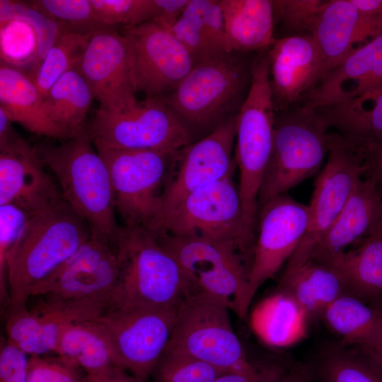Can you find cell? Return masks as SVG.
Masks as SVG:
<instances>
[{
  "label": "cell",
  "mask_w": 382,
  "mask_h": 382,
  "mask_svg": "<svg viewBox=\"0 0 382 382\" xmlns=\"http://www.w3.org/2000/svg\"><path fill=\"white\" fill-rule=\"evenodd\" d=\"M91 236L88 224L64 199L30 216L6 257L8 309L26 306L34 289Z\"/></svg>",
  "instance_id": "obj_1"
},
{
  "label": "cell",
  "mask_w": 382,
  "mask_h": 382,
  "mask_svg": "<svg viewBox=\"0 0 382 382\" xmlns=\"http://www.w3.org/2000/svg\"><path fill=\"white\" fill-rule=\"evenodd\" d=\"M114 246L120 274L110 307L178 308L198 291L176 259L154 233L141 226L119 227Z\"/></svg>",
  "instance_id": "obj_2"
},
{
  "label": "cell",
  "mask_w": 382,
  "mask_h": 382,
  "mask_svg": "<svg viewBox=\"0 0 382 382\" xmlns=\"http://www.w3.org/2000/svg\"><path fill=\"white\" fill-rule=\"evenodd\" d=\"M86 127L59 145L35 146L54 175L65 202L89 226L91 236L114 244L120 226L108 167L93 149Z\"/></svg>",
  "instance_id": "obj_3"
},
{
  "label": "cell",
  "mask_w": 382,
  "mask_h": 382,
  "mask_svg": "<svg viewBox=\"0 0 382 382\" xmlns=\"http://www.w3.org/2000/svg\"><path fill=\"white\" fill-rule=\"evenodd\" d=\"M231 52L195 64L176 88L163 96L188 132L208 135L237 116L250 89L253 60Z\"/></svg>",
  "instance_id": "obj_4"
},
{
  "label": "cell",
  "mask_w": 382,
  "mask_h": 382,
  "mask_svg": "<svg viewBox=\"0 0 382 382\" xmlns=\"http://www.w3.org/2000/svg\"><path fill=\"white\" fill-rule=\"evenodd\" d=\"M229 305L197 291L179 306L167 347L182 352L224 371L261 379H279L283 368H260L251 361L233 330Z\"/></svg>",
  "instance_id": "obj_5"
},
{
  "label": "cell",
  "mask_w": 382,
  "mask_h": 382,
  "mask_svg": "<svg viewBox=\"0 0 382 382\" xmlns=\"http://www.w3.org/2000/svg\"><path fill=\"white\" fill-rule=\"evenodd\" d=\"M328 128L317 110L304 105L276 117L272 151L258 196L259 208L319 170L328 153Z\"/></svg>",
  "instance_id": "obj_6"
},
{
  "label": "cell",
  "mask_w": 382,
  "mask_h": 382,
  "mask_svg": "<svg viewBox=\"0 0 382 382\" xmlns=\"http://www.w3.org/2000/svg\"><path fill=\"white\" fill-rule=\"evenodd\" d=\"M105 161L123 225L159 231L162 196L177 152L153 149L97 151Z\"/></svg>",
  "instance_id": "obj_7"
},
{
  "label": "cell",
  "mask_w": 382,
  "mask_h": 382,
  "mask_svg": "<svg viewBox=\"0 0 382 382\" xmlns=\"http://www.w3.org/2000/svg\"><path fill=\"white\" fill-rule=\"evenodd\" d=\"M275 109L270 87L267 52L253 59L248 95L236 116L235 161L243 204L255 205L273 147Z\"/></svg>",
  "instance_id": "obj_8"
},
{
  "label": "cell",
  "mask_w": 382,
  "mask_h": 382,
  "mask_svg": "<svg viewBox=\"0 0 382 382\" xmlns=\"http://www.w3.org/2000/svg\"><path fill=\"white\" fill-rule=\"evenodd\" d=\"M177 308H108L92 320L104 336L116 366L149 380L170 339Z\"/></svg>",
  "instance_id": "obj_9"
},
{
  "label": "cell",
  "mask_w": 382,
  "mask_h": 382,
  "mask_svg": "<svg viewBox=\"0 0 382 382\" xmlns=\"http://www.w3.org/2000/svg\"><path fill=\"white\" fill-rule=\"evenodd\" d=\"M178 262L198 291L226 301L241 318L246 316L248 267L235 243L201 236L156 235Z\"/></svg>",
  "instance_id": "obj_10"
},
{
  "label": "cell",
  "mask_w": 382,
  "mask_h": 382,
  "mask_svg": "<svg viewBox=\"0 0 382 382\" xmlns=\"http://www.w3.org/2000/svg\"><path fill=\"white\" fill-rule=\"evenodd\" d=\"M86 129L97 151L153 149L175 153L192 143L163 97H146L117 112L98 108Z\"/></svg>",
  "instance_id": "obj_11"
},
{
  "label": "cell",
  "mask_w": 382,
  "mask_h": 382,
  "mask_svg": "<svg viewBox=\"0 0 382 382\" xmlns=\"http://www.w3.org/2000/svg\"><path fill=\"white\" fill-rule=\"evenodd\" d=\"M233 173L187 195L163 218L158 233L232 242L250 267L252 255L245 241L242 203Z\"/></svg>",
  "instance_id": "obj_12"
},
{
  "label": "cell",
  "mask_w": 382,
  "mask_h": 382,
  "mask_svg": "<svg viewBox=\"0 0 382 382\" xmlns=\"http://www.w3.org/2000/svg\"><path fill=\"white\" fill-rule=\"evenodd\" d=\"M364 170L359 153L340 134L329 133L328 161L316 180L308 205L309 225L288 260L284 274L308 261L316 246L338 218Z\"/></svg>",
  "instance_id": "obj_13"
},
{
  "label": "cell",
  "mask_w": 382,
  "mask_h": 382,
  "mask_svg": "<svg viewBox=\"0 0 382 382\" xmlns=\"http://www.w3.org/2000/svg\"><path fill=\"white\" fill-rule=\"evenodd\" d=\"M0 110V205L15 204L30 216L64 198L32 146Z\"/></svg>",
  "instance_id": "obj_14"
},
{
  "label": "cell",
  "mask_w": 382,
  "mask_h": 382,
  "mask_svg": "<svg viewBox=\"0 0 382 382\" xmlns=\"http://www.w3.org/2000/svg\"><path fill=\"white\" fill-rule=\"evenodd\" d=\"M259 226L247 274L245 306L249 309L257 289L290 259L305 236L310 221L308 205L287 194L259 208Z\"/></svg>",
  "instance_id": "obj_15"
},
{
  "label": "cell",
  "mask_w": 382,
  "mask_h": 382,
  "mask_svg": "<svg viewBox=\"0 0 382 382\" xmlns=\"http://www.w3.org/2000/svg\"><path fill=\"white\" fill-rule=\"evenodd\" d=\"M132 53L136 91L163 97L181 82L195 65L183 43L169 30L149 21L125 28Z\"/></svg>",
  "instance_id": "obj_16"
},
{
  "label": "cell",
  "mask_w": 382,
  "mask_h": 382,
  "mask_svg": "<svg viewBox=\"0 0 382 382\" xmlns=\"http://www.w3.org/2000/svg\"><path fill=\"white\" fill-rule=\"evenodd\" d=\"M236 139V117L177 152L176 170L171 172L162 196L160 226L187 195L235 172L232 151Z\"/></svg>",
  "instance_id": "obj_17"
},
{
  "label": "cell",
  "mask_w": 382,
  "mask_h": 382,
  "mask_svg": "<svg viewBox=\"0 0 382 382\" xmlns=\"http://www.w3.org/2000/svg\"><path fill=\"white\" fill-rule=\"evenodd\" d=\"M119 274L120 262L115 246L108 241L91 236L34 289L31 296L68 301L103 299L110 304Z\"/></svg>",
  "instance_id": "obj_18"
},
{
  "label": "cell",
  "mask_w": 382,
  "mask_h": 382,
  "mask_svg": "<svg viewBox=\"0 0 382 382\" xmlns=\"http://www.w3.org/2000/svg\"><path fill=\"white\" fill-rule=\"evenodd\" d=\"M77 69L100 103L99 109L117 112L138 101L130 45L126 36L115 28L101 29L92 35Z\"/></svg>",
  "instance_id": "obj_19"
},
{
  "label": "cell",
  "mask_w": 382,
  "mask_h": 382,
  "mask_svg": "<svg viewBox=\"0 0 382 382\" xmlns=\"http://www.w3.org/2000/svg\"><path fill=\"white\" fill-rule=\"evenodd\" d=\"M33 309H18L12 320L13 335L32 356L54 352L59 337L69 325L100 316L109 306L107 300H62L45 296Z\"/></svg>",
  "instance_id": "obj_20"
},
{
  "label": "cell",
  "mask_w": 382,
  "mask_h": 382,
  "mask_svg": "<svg viewBox=\"0 0 382 382\" xmlns=\"http://www.w3.org/2000/svg\"><path fill=\"white\" fill-rule=\"evenodd\" d=\"M267 55L275 111L286 110L299 101L321 78L320 53L310 34L275 40Z\"/></svg>",
  "instance_id": "obj_21"
},
{
  "label": "cell",
  "mask_w": 382,
  "mask_h": 382,
  "mask_svg": "<svg viewBox=\"0 0 382 382\" xmlns=\"http://www.w3.org/2000/svg\"><path fill=\"white\" fill-rule=\"evenodd\" d=\"M382 86V34L354 50L324 74L304 105L313 109L338 103Z\"/></svg>",
  "instance_id": "obj_22"
},
{
  "label": "cell",
  "mask_w": 382,
  "mask_h": 382,
  "mask_svg": "<svg viewBox=\"0 0 382 382\" xmlns=\"http://www.w3.org/2000/svg\"><path fill=\"white\" fill-rule=\"evenodd\" d=\"M381 230V198L375 185L362 178L338 218L313 250L308 260L323 262Z\"/></svg>",
  "instance_id": "obj_23"
},
{
  "label": "cell",
  "mask_w": 382,
  "mask_h": 382,
  "mask_svg": "<svg viewBox=\"0 0 382 382\" xmlns=\"http://www.w3.org/2000/svg\"><path fill=\"white\" fill-rule=\"evenodd\" d=\"M311 35L322 59V76L340 64L357 44L376 37L368 21L350 0L326 1Z\"/></svg>",
  "instance_id": "obj_24"
},
{
  "label": "cell",
  "mask_w": 382,
  "mask_h": 382,
  "mask_svg": "<svg viewBox=\"0 0 382 382\" xmlns=\"http://www.w3.org/2000/svg\"><path fill=\"white\" fill-rule=\"evenodd\" d=\"M301 365L313 382H382V357L340 340L324 345Z\"/></svg>",
  "instance_id": "obj_25"
},
{
  "label": "cell",
  "mask_w": 382,
  "mask_h": 382,
  "mask_svg": "<svg viewBox=\"0 0 382 382\" xmlns=\"http://www.w3.org/2000/svg\"><path fill=\"white\" fill-rule=\"evenodd\" d=\"M0 108L13 122L31 133L66 140L71 137L54 124L43 106V97L24 71L1 64Z\"/></svg>",
  "instance_id": "obj_26"
},
{
  "label": "cell",
  "mask_w": 382,
  "mask_h": 382,
  "mask_svg": "<svg viewBox=\"0 0 382 382\" xmlns=\"http://www.w3.org/2000/svg\"><path fill=\"white\" fill-rule=\"evenodd\" d=\"M277 289L296 301L309 322L321 319L327 308L340 296L352 294L338 270L314 260H308L294 272L283 274Z\"/></svg>",
  "instance_id": "obj_27"
},
{
  "label": "cell",
  "mask_w": 382,
  "mask_h": 382,
  "mask_svg": "<svg viewBox=\"0 0 382 382\" xmlns=\"http://www.w3.org/2000/svg\"><path fill=\"white\" fill-rule=\"evenodd\" d=\"M233 52L264 51L275 41L274 11L270 0H219Z\"/></svg>",
  "instance_id": "obj_28"
},
{
  "label": "cell",
  "mask_w": 382,
  "mask_h": 382,
  "mask_svg": "<svg viewBox=\"0 0 382 382\" xmlns=\"http://www.w3.org/2000/svg\"><path fill=\"white\" fill-rule=\"evenodd\" d=\"M316 110L352 145L382 141V86Z\"/></svg>",
  "instance_id": "obj_29"
},
{
  "label": "cell",
  "mask_w": 382,
  "mask_h": 382,
  "mask_svg": "<svg viewBox=\"0 0 382 382\" xmlns=\"http://www.w3.org/2000/svg\"><path fill=\"white\" fill-rule=\"evenodd\" d=\"M308 317L296 301L284 291L262 301L251 315V325L267 345L286 347L303 340L307 333Z\"/></svg>",
  "instance_id": "obj_30"
},
{
  "label": "cell",
  "mask_w": 382,
  "mask_h": 382,
  "mask_svg": "<svg viewBox=\"0 0 382 382\" xmlns=\"http://www.w3.org/2000/svg\"><path fill=\"white\" fill-rule=\"evenodd\" d=\"M322 319L340 341L378 350L382 335V313L354 294L343 295L325 311Z\"/></svg>",
  "instance_id": "obj_31"
},
{
  "label": "cell",
  "mask_w": 382,
  "mask_h": 382,
  "mask_svg": "<svg viewBox=\"0 0 382 382\" xmlns=\"http://www.w3.org/2000/svg\"><path fill=\"white\" fill-rule=\"evenodd\" d=\"M321 262L338 270L356 296L365 301L382 296V230L362 240L356 249Z\"/></svg>",
  "instance_id": "obj_32"
},
{
  "label": "cell",
  "mask_w": 382,
  "mask_h": 382,
  "mask_svg": "<svg viewBox=\"0 0 382 382\" xmlns=\"http://www.w3.org/2000/svg\"><path fill=\"white\" fill-rule=\"evenodd\" d=\"M98 380L115 365L110 347L92 320L72 323L61 334L54 352Z\"/></svg>",
  "instance_id": "obj_33"
},
{
  "label": "cell",
  "mask_w": 382,
  "mask_h": 382,
  "mask_svg": "<svg viewBox=\"0 0 382 382\" xmlns=\"http://www.w3.org/2000/svg\"><path fill=\"white\" fill-rule=\"evenodd\" d=\"M94 99L93 93L77 68L59 79L43 97L50 120L71 137L84 129L85 119Z\"/></svg>",
  "instance_id": "obj_34"
},
{
  "label": "cell",
  "mask_w": 382,
  "mask_h": 382,
  "mask_svg": "<svg viewBox=\"0 0 382 382\" xmlns=\"http://www.w3.org/2000/svg\"><path fill=\"white\" fill-rule=\"evenodd\" d=\"M93 34L64 32L51 46L29 74L42 97L64 74L77 68Z\"/></svg>",
  "instance_id": "obj_35"
},
{
  "label": "cell",
  "mask_w": 382,
  "mask_h": 382,
  "mask_svg": "<svg viewBox=\"0 0 382 382\" xmlns=\"http://www.w3.org/2000/svg\"><path fill=\"white\" fill-rule=\"evenodd\" d=\"M0 42L1 64L23 71L40 62L37 35L29 23L18 18L1 21Z\"/></svg>",
  "instance_id": "obj_36"
},
{
  "label": "cell",
  "mask_w": 382,
  "mask_h": 382,
  "mask_svg": "<svg viewBox=\"0 0 382 382\" xmlns=\"http://www.w3.org/2000/svg\"><path fill=\"white\" fill-rule=\"evenodd\" d=\"M225 372L185 353L166 347L154 367L149 381L214 382Z\"/></svg>",
  "instance_id": "obj_37"
},
{
  "label": "cell",
  "mask_w": 382,
  "mask_h": 382,
  "mask_svg": "<svg viewBox=\"0 0 382 382\" xmlns=\"http://www.w3.org/2000/svg\"><path fill=\"white\" fill-rule=\"evenodd\" d=\"M28 4L47 18L63 24L68 32L93 34L107 28L98 21L90 0H35Z\"/></svg>",
  "instance_id": "obj_38"
},
{
  "label": "cell",
  "mask_w": 382,
  "mask_h": 382,
  "mask_svg": "<svg viewBox=\"0 0 382 382\" xmlns=\"http://www.w3.org/2000/svg\"><path fill=\"white\" fill-rule=\"evenodd\" d=\"M90 1L98 21L106 28H132L153 21L157 13L154 0Z\"/></svg>",
  "instance_id": "obj_39"
},
{
  "label": "cell",
  "mask_w": 382,
  "mask_h": 382,
  "mask_svg": "<svg viewBox=\"0 0 382 382\" xmlns=\"http://www.w3.org/2000/svg\"><path fill=\"white\" fill-rule=\"evenodd\" d=\"M18 18L29 23L35 29L39 42L40 62L66 28L42 14L28 3L0 1V20Z\"/></svg>",
  "instance_id": "obj_40"
},
{
  "label": "cell",
  "mask_w": 382,
  "mask_h": 382,
  "mask_svg": "<svg viewBox=\"0 0 382 382\" xmlns=\"http://www.w3.org/2000/svg\"><path fill=\"white\" fill-rule=\"evenodd\" d=\"M169 31L187 48L195 64L221 55L215 52L204 33L197 0H189L181 17Z\"/></svg>",
  "instance_id": "obj_41"
},
{
  "label": "cell",
  "mask_w": 382,
  "mask_h": 382,
  "mask_svg": "<svg viewBox=\"0 0 382 382\" xmlns=\"http://www.w3.org/2000/svg\"><path fill=\"white\" fill-rule=\"evenodd\" d=\"M30 215L15 204L0 205V295L8 305L6 257L23 231Z\"/></svg>",
  "instance_id": "obj_42"
},
{
  "label": "cell",
  "mask_w": 382,
  "mask_h": 382,
  "mask_svg": "<svg viewBox=\"0 0 382 382\" xmlns=\"http://www.w3.org/2000/svg\"><path fill=\"white\" fill-rule=\"evenodd\" d=\"M87 376L68 360L57 355L30 356L26 382H86Z\"/></svg>",
  "instance_id": "obj_43"
},
{
  "label": "cell",
  "mask_w": 382,
  "mask_h": 382,
  "mask_svg": "<svg viewBox=\"0 0 382 382\" xmlns=\"http://www.w3.org/2000/svg\"><path fill=\"white\" fill-rule=\"evenodd\" d=\"M274 16L290 31L308 32L311 35L314 24L326 1L278 0L272 1Z\"/></svg>",
  "instance_id": "obj_44"
},
{
  "label": "cell",
  "mask_w": 382,
  "mask_h": 382,
  "mask_svg": "<svg viewBox=\"0 0 382 382\" xmlns=\"http://www.w3.org/2000/svg\"><path fill=\"white\" fill-rule=\"evenodd\" d=\"M200 23L211 45L218 54L233 52L231 49L219 1L197 0Z\"/></svg>",
  "instance_id": "obj_45"
},
{
  "label": "cell",
  "mask_w": 382,
  "mask_h": 382,
  "mask_svg": "<svg viewBox=\"0 0 382 382\" xmlns=\"http://www.w3.org/2000/svg\"><path fill=\"white\" fill-rule=\"evenodd\" d=\"M23 350L7 338L1 340L0 382H26L28 359Z\"/></svg>",
  "instance_id": "obj_46"
},
{
  "label": "cell",
  "mask_w": 382,
  "mask_h": 382,
  "mask_svg": "<svg viewBox=\"0 0 382 382\" xmlns=\"http://www.w3.org/2000/svg\"><path fill=\"white\" fill-rule=\"evenodd\" d=\"M352 146L362 157L365 169L363 178L371 181L376 187H381L382 141Z\"/></svg>",
  "instance_id": "obj_47"
},
{
  "label": "cell",
  "mask_w": 382,
  "mask_h": 382,
  "mask_svg": "<svg viewBox=\"0 0 382 382\" xmlns=\"http://www.w3.org/2000/svg\"><path fill=\"white\" fill-rule=\"evenodd\" d=\"M157 13L153 22L170 30L178 22L185 9L189 0H154Z\"/></svg>",
  "instance_id": "obj_48"
},
{
  "label": "cell",
  "mask_w": 382,
  "mask_h": 382,
  "mask_svg": "<svg viewBox=\"0 0 382 382\" xmlns=\"http://www.w3.org/2000/svg\"><path fill=\"white\" fill-rule=\"evenodd\" d=\"M376 30L382 34V0H350Z\"/></svg>",
  "instance_id": "obj_49"
},
{
  "label": "cell",
  "mask_w": 382,
  "mask_h": 382,
  "mask_svg": "<svg viewBox=\"0 0 382 382\" xmlns=\"http://www.w3.org/2000/svg\"><path fill=\"white\" fill-rule=\"evenodd\" d=\"M98 382H150L149 380L137 377L126 370L113 365L98 379Z\"/></svg>",
  "instance_id": "obj_50"
},
{
  "label": "cell",
  "mask_w": 382,
  "mask_h": 382,
  "mask_svg": "<svg viewBox=\"0 0 382 382\" xmlns=\"http://www.w3.org/2000/svg\"><path fill=\"white\" fill-rule=\"evenodd\" d=\"M279 380L261 379L240 372L228 371L222 374L214 382H279Z\"/></svg>",
  "instance_id": "obj_51"
},
{
  "label": "cell",
  "mask_w": 382,
  "mask_h": 382,
  "mask_svg": "<svg viewBox=\"0 0 382 382\" xmlns=\"http://www.w3.org/2000/svg\"><path fill=\"white\" fill-rule=\"evenodd\" d=\"M279 382H313L301 364L289 366Z\"/></svg>",
  "instance_id": "obj_52"
},
{
  "label": "cell",
  "mask_w": 382,
  "mask_h": 382,
  "mask_svg": "<svg viewBox=\"0 0 382 382\" xmlns=\"http://www.w3.org/2000/svg\"><path fill=\"white\" fill-rule=\"evenodd\" d=\"M367 302L370 303L371 304L374 306L376 308H377L382 313V296L376 298ZM376 353L378 354L382 357V335L381 337L379 346H378Z\"/></svg>",
  "instance_id": "obj_53"
},
{
  "label": "cell",
  "mask_w": 382,
  "mask_h": 382,
  "mask_svg": "<svg viewBox=\"0 0 382 382\" xmlns=\"http://www.w3.org/2000/svg\"><path fill=\"white\" fill-rule=\"evenodd\" d=\"M377 188V190L380 195V197L381 198V200H382V187H376Z\"/></svg>",
  "instance_id": "obj_54"
},
{
  "label": "cell",
  "mask_w": 382,
  "mask_h": 382,
  "mask_svg": "<svg viewBox=\"0 0 382 382\" xmlns=\"http://www.w3.org/2000/svg\"><path fill=\"white\" fill-rule=\"evenodd\" d=\"M86 382H98L97 380H91L87 377V381Z\"/></svg>",
  "instance_id": "obj_55"
}]
</instances>
